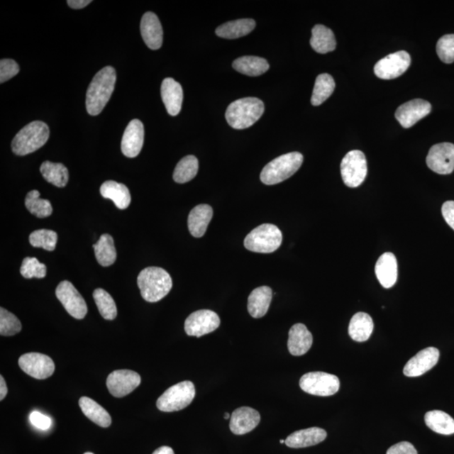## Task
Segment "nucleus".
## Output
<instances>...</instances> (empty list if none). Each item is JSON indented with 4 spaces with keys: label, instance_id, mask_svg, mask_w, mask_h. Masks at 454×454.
Segmentation results:
<instances>
[{
    "label": "nucleus",
    "instance_id": "nucleus-23",
    "mask_svg": "<svg viewBox=\"0 0 454 454\" xmlns=\"http://www.w3.org/2000/svg\"><path fill=\"white\" fill-rule=\"evenodd\" d=\"M313 343L311 331L302 323H297L289 330L288 348L293 356H302L310 350Z\"/></svg>",
    "mask_w": 454,
    "mask_h": 454
},
{
    "label": "nucleus",
    "instance_id": "nucleus-1",
    "mask_svg": "<svg viewBox=\"0 0 454 454\" xmlns=\"http://www.w3.org/2000/svg\"><path fill=\"white\" fill-rule=\"evenodd\" d=\"M116 82L115 68L108 66L99 71L86 93V109L91 116H98L111 97Z\"/></svg>",
    "mask_w": 454,
    "mask_h": 454
},
{
    "label": "nucleus",
    "instance_id": "nucleus-14",
    "mask_svg": "<svg viewBox=\"0 0 454 454\" xmlns=\"http://www.w3.org/2000/svg\"><path fill=\"white\" fill-rule=\"evenodd\" d=\"M429 169L438 175H450L454 170V145L448 143L436 144L426 157Z\"/></svg>",
    "mask_w": 454,
    "mask_h": 454
},
{
    "label": "nucleus",
    "instance_id": "nucleus-16",
    "mask_svg": "<svg viewBox=\"0 0 454 454\" xmlns=\"http://www.w3.org/2000/svg\"><path fill=\"white\" fill-rule=\"evenodd\" d=\"M431 104L424 99H416L402 104L396 111L397 120L404 128H410L420 120L429 115Z\"/></svg>",
    "mask_w": 454,
    "mask_h": 454
},
{
    "label": "nucleus",
    "instance_id": "nucleus-18",
    "mask_svg": "<svg viewBox=\"0 0 454 454\" xmlns=\"http://www.w3.org/2000/svg\"><path fill=\"white\" fill-rule=\"evenodd\" d=\"M144 126L142 121L135 119L130 122L121 140V151L127 157H138L144 143Z\"/></svg>",
    "mask_w": 454,
    "mask_h": 454
},
{
    "label": "nucleus",
    "instance_id": "nucleus-4",
    "mask_svg": "<svg viewBox=\"0 0 454 454\" xmlns=\"http://www.w3.org/2000/svg\"><path fill=\"white\" fill-rule=\"evenodd\" d=\"M50 135L49 127L43 121H33L26 125L12 140L11 148L18 156L33 153L47 143Z\"/></svg>",
    "mask_w": 454,
    "mask_h": 454
},
{
    "label": "nucleus",
    "instance_id": "nucleus-42",
    "mask_svg": "<svg viewBox=\"0 0 454 454\" xmlns=\"http://www.w3.org/2000/svg\"><path fill=\"white\" fill-rule=\"evenodd\" d=\"M21 274L26 279H43L47 275V267L38 258H26L22 262Z\"/></svg>",
    "mask_w": 454,
    "mask_h": 454
},
{
    "label": "nucleus",
    "instance_id": "nucleus-41",
    "mask_svg": "<svg viewBox=\"0 0 454 454\" xmlns=\"http://www.w3.org/2000/svg\"><path fill=\"white\" fill-rule=\"evenodd\" d=\"M22 326L18 318L10 311L1 307L0 309V334L4 337L19 333Z\"/></svg>",
    "mask_w": 454,
    "mask_h": 454
},
{
    "label": "nucleus",
    "instance_id": "nucleus-47",
    "mask_svg": "<svg viewBox=\"0 0 454 454\" xmlns=\"http://www.w3.org/2000/svg\"><path fill=\"white\" fill-rule=\"evenodd\" d=\"M442 214L448 225L454 230V201H449L443 204Z\"/></svg>",
    "mask_w": 454,
    "mask_h": 454
},
{
    "label": "nucleus",
    "instance_id": "nucleus-46",
    "mask_svg": "<svg viewBox=\"0 0 454 454\" xmlns=\"http://www.w3.org/2000/svg\"><path fill=\"white\" fill-rule=\"evenodd\" d=\"M386 454H419L416 449L411 443L402 442L393 445L388 449Z\"/></svg>",
    "mask_w": 454,
    "mask_h": 454
},
{
    "label": "nucleus",
    "instance_id": "nucleus-34",
    "mask_svg": "<svg viewBox=\"0 0 454 454\" xmlns=\"http://www.w3.org/2000/svg\"><path fill=\"white\" fill-rule=\"evenodd\" d=\"M95 257L99 265L109 267L116 260V250L111 235L103 234L97 243L94 245Z\"/></svg>",
    "mask_w": 454,
    "mask_h": 454
},
{
    "label": "nucleus",
    "instance_id": "nucleus-15",
    "mask_svg": "<svg viewBox=\"0 0 454 454\" xmlns=\"http://www.w3.org/2000/svg\"><path fill=\"white\" fill-rule=\"evenodd\" d=\"M140 376L136 372L121 370L108 376L106 385L114 397L122 398L134 392L140 384Z\"/></svg>",
    "mask_w": 454,
    "mask_h": 454
},
{
    "label": "nucleus",
    "instance_id": "nucleus-39",
    "mask_svg": "<svg viewBox=\"0 0 454 454\" xmlns=\"http://www.w3.org/2000/svg\"><path fill=\"white\" fill-rule=\"evenodd\" d=\"M93 297L103 318L109 321L115 319L117 308L111 295L103 289H97L94 290Z\"/></svg>",
    "mask_w": 454,
    "mask_h": 454
},
{
    "label": "nucleus",
    "instance_id": "nucleus-44",
    "mask_svg": "<svg viewBox=\"0 0 454 454\" xmlns=\"http://www.w3.org/2000/svg\"><path fill=\"white\" fill-rule=\"evenodd\" d=\"M20 67L12 59H2L0 61V83L11 79L19 74Z\"/></svg>",
    "mask_w": 454,
    "mask_h": 454
},
{
    "label": "nucleus",
    "instance_id": "nucleus-26",
    "mask_svg": "<svg viewBox=\"0 0 454 454\" xmlns=\"http://www.w3.org/2000/svg\"><path fill=\"white\" fill-rule=\"evenodd\" d=\"M272 298V292L267 286H261L250 294L248 310L253 318H261L269 311Z\"/></svg>",
    "mask_w": 454,
    "mask_h": 454
},
{
    "label": "nucleus",
    "instance_id": "nucleus-19",
    "mask_svg": "<svg viewBox=\"0 0 454 454\" xmlns=\"http://www.w3.org/2000/svg\"><path fill=\"white\" fill-rule=\"evenodd\" d=\"M260 421V412L253 408L240 407L231 416L230 429L236 435H244L255 429Z\"/></svg>",
    "mask_w": 454,
    "mask_h": 454
},
{
    "label": "nucleus",
    "instance_id": "nucleus-30",
    "mask_svg": "<svg viewBox=\"0 0 454 454\" xmlns=\"http://www.w3.org/2000/svg\"><path fill=\"white\" fill-rule=\"evenodd\" d=\"M255 26L256 22L252 19L233 21L218 27L216 33L221 38L237 39L252 33Z\"/></svg>",
    "mask_w": 454,
    "mask_h": 454
},
{
    "label": "nucleus",
    "instance_id": "nucleus-33",
    "mask_svg": "<svg viewBox=\"0 0 454 454\" xmlns=\"http://www.w3.org/2000/svg\"><path fill=\"white\" fill-rule=\"evenodd\" d=\"M426 426L435 433L443 435L454 433V419L442 411H431L425 415Z\"/></svg>",
    "mask_w": 454,
    "mask_h": 454
},
{
    "label": "nucleus",
    "instance_id": "nucleus-5",
    "mask_svg": "<svg viewBox=\"0 0 454 454\" xmlns=\"http://www.w3.org/2000/svg\"><path fill=\"white\" fill-rule=\"evenodd\" d=\"M303 160L301 153L294 152L284 154L263 167L261 181L267 185L279 184L293 176L301 167Z\"/></svg>",
    "mask_w": 454,
    "mask_h": 454
},
{
    "label": "nucleus",
    "instance_id": "nucleus-32",
    "mask_svg": "<svg viewBox=\"0 0 454 454\" xmlns=\"http://www.w3.org/2000/svg\"><path fill=\"white\" fill-rule=\"evenodd\" d=\"M233 67L240 74L251 77L260 76L270 70V65L265 59L254 56L239 57L233 62Z\"/></svg>",
    "mask_w": 454,
    "mask_h": 454
},
{
    "label": "nucleus",
    "instance_id": "nucleus-28",
    "mask_svg": "<svg viewBox=\"0 0 454 454\" xmlns=\"http://www.w3.org/2000/svg\"><path fill=\"white\" fill-rule=\"evenodd\" d=\"M374 331V321L365 312H358L352 317L348 326V333L356 342H366Z\"/></svg>",
    "mask_w": 454,
    "mask_h": 454
},
{
    "label": "nucleus",
    "instance_id": "nucleus-7",
    "mask_svg": "<svg viewBox=\"0 0 454 454\" xmlns=\"http://www.w3.org/2000/svg\"><path fill=\"white\" fill-rule=\"evenodd\" d=\"M194 397V384L190 381H183L167 389L157 399V407L165 412L179 411L189 406Z\"/></svg>",
    "mask_w": 454,
    "mask_h": 454
},
{
    "label": "nucleus",
    "instance_id": "nucleus-43",
    "mask_svg": "<svg viewBox=\"0 0 454 454\" xmlns=\"http://www.w3.org/2000/svg\"><path fill=\"white\" fill-rule=\"evenodd\" d=\"M437 53L440 59L445 62H454V35H445L439 39L437 44Z\"/></svg>",
    "mask_w": 454,
    "mask_h": 454
},
{
    "label": "nucleus",
    "instance_id": "nucleus-3",
    "mask_svg": "<svg viewBox=\"0 0 454 454\" xmlns=\"http://www.w3.org/2000/svg\"><path fill=\"white\" fill-rule=\"evenodd\" d=\"M265 112V104L258 98H243L230 104L226 119L234 129L243 130L255 124Z\"/></svg>",
    "mask_w": 454,
    "mask_h": 454
},
{
    "label": "nucleus",
    "instance_id": "nucleus-25",
    "mask_svg": "<svg viewBox=\"0 0 454 454\" xmlns=\"http://www.w3.org/2000/svg\"><path fill=\"white\" fill-rule=\"evenodd\" d=\"M213 217V209L208 204H199L190 211L188 226L190 234L194 238H201L206 233Z\"/></svg>",
    "mask_w": 454,
    "mask_h": 454
},
{
    "label": "nucleus",
    "instance_id": "nucleus-52",
    "mask_svg": "<svg viewBox=\"0 0 454 454\" xmlns=\"http://www.w3.org/2000/svg\"><path fill=\"white\" fill-rule=\"evenodd\" d=\"M280 443H285V440H284V439L280 440Z\"/></svg>",
    "mask_w": 454,
    "mask_h": 454
},
{
    "label": "nucleus",
    "instance_id": "nucleus-50",
    "mask_svg": "<svg viewBox=\"0 0 454 454\" xmlns=\"http://www.w3.org/2000/svg\"><path fill=\"white\" fill-rule=\"evenodd\" d=\"M153 454H175V452L170 447L163 446L157 448Z\"/></svg>",
    "mask_w": 454,
    "mask_h": 454
},
{
    "label": "nucleus",
    "instance_id": "nucleus-27",
    "mask_svg": "<svg viewBox=\"0 0 454 454\" xmlns=\"http://www.w3.org/2000/svg\"><path fill=\"white\" fill-rule=\"evenodd\" d=\"M101 194L104 198L111 199L121 210L128 208L131 196L128 188L116 181H106L101 185Z\"/></svg>",
    "mask_w": 454,
    "mask_h": 454
},
{
    "label": "nucleus",
    "instance_id": "nucleus-31",
    "mask_svg": "<svg viewBox=\"0 0 454 454\" xmlns=\"http://www.w3.org/2000/svg\"><path fill=\"white\" fill-rule=\"evenodd\" d=\"M311 45L316 52L325 54L334 51L337 42L333 31L325 26L316 25L312 29Z\"/></svg>",
    "mask_w": 454,
    "mask_h": 454
},
{
    "label": "nucleus",
    "instance_id": "nucleus-6",
    "mask_svg": "<svg viewBox=\"0 0 454 454\" xmlns=\"http://www.w3.org/2000/svg\"><path fill=\"white\" fill-rule=\"evenodd\" d=\"M283 236L278 226L263 224L256 227L244 240V246L249 251L258 253H271L279 249Z\"/></svg>",
    "mask_w": 454,
    "mask_h": 454
},
{
    "label": "nucleus",
    "instance_id": "nucleus-9",
    "mask_svg": "<svg viewBox=\"0 0 454 454\" xmlns=\"http://www.w3.org/2000/svg\"><path fill=\"white\" fill-rule=\"evenodd\" d=\"M367 174L365 153L353 150L346 154L340 163V175L349 188H357L365 180Z\"/></svg>",
    "mask_w": 454,
    "mask_h": 454
},
{
    "label": "nucleus",
    "instance_id": "nucleus-10",
    "mask_svg": "<svg viewBox=\"0 0 454 454\" xmlns=\"http://www.w3.org/2000/svg\"><path fill=\"white\" fill-rule=\"evenodd\" d=\"M56 297L68 314L75 319H84L87 315L88 307L84 299L70 281H62L56 289Z\"/></svg>",
    "mask_w": 454,
    "mask_h": 454
},
{
    "label": "nucleus",
    "instance_id": "nucleus-37",
    "mask_svg": "<svg viewBox=\"0 0 454 454\" xmlns=\"http://www.w3.org/2000/svg\"><path fill=\"white\" fill-rule=\"evenodd\" d=\"M198 170L199 162L196 157L186 156L182 158L177 165L174 172V179L176 183H187L196 176Z\"/></svg>",
    "mask_w": 454,
    "mask_h": 454
},
{
    "label": "nucleus",
    "instance_id": "nucleus-38",
    "mask_svg": "<svg viewBox=\"0 0 454 454\" xmlns=\"http://www.w3.org/2000/svg\"><path fill=\"white\" fill-rule=\"evenodd\" d=\"M25 204L27 210L36 217L45 218L52 215L51 202L48 199H40L38 190H33L27 194Z\"/></svg>",
    "mask_w": 454,
    "mask_h": 454
},
{
    "label": "nucleus",
    "instance_id": "nucleus-13",
    "mask_svg": "<svg viewBox=\"0 0 454 454\" xmlns=\"http://www.w3.org/2000/svg\"><path fill=\"white\" fill-rule=\"evenodd\" d=\"M19 366L26 374L38 380L48 379L55 371V365L52 358L38 353H26L21 356Z\"/></svg>",
    "mask_w": 454,
    "mask_h": 454
},
{
    "label": "nucleus",
    "instance_id": "nucleus-22",
    "mask_svg": "<svg viewBox=\"0 0 454 454\" xmlns=\"http://www.w3.org/2000/svg\"><path fill=\"white\" fill-rule=\"evenodd\" d=\"M161 95L167 113L172 116L179 115L183 104V89L174 79L167 78L162 81Z\"/></svg>",
    "mask_w": 454,
    "mask_h": 454
},
{
    "label": "nucleus",
    "instance_id": "nucleus-40",
    "mask_svg": "<svg viewBox=\"0 0 454 454\" xmlns=\"http://www.w3.org/2000/svg\"><path fill=\"white\" fill-rule=\"evenodd\" d=\"M29 240L31 246L52 252L57 246V234L51 230H38L30 235Z\"/></svg>",
    "mask_w": 454,
    "mask_h": 454
},
{
    "label": "nucleus",
    "instance_id": "nucleus-24",
    "mask_svg": "<svg viewBox=\"0 0 454 454\" xmlns=\"http://www.w3.org/2000/svg\"><path fill=\"white\" fill-rule=\"evenodd\" d=\"M326 431L319 428H311L294 431L285 440V444L289 448H301L314 446L323 442L326 438Z\"/></svg>",
    "mask_w": 454,
    "mask_h": 454
},
{
    "label": "nucleus",
    "instance_id": "nucleus-2",
    "mask_svg": "<svg viewBox=\"0 0 454 454\" xmlns=\"http://www.w3.org/2000/svg\"><path fill=\"white\" fill-rule=\"evenodd\" d=\"M138 284L140 294L148 302H157L170 292L172 280L169 272L158 267H149L140 272Z\"/></svg>",
    "mask_w": 454,
    "mask_h": 454
},
{
    "label": "nucleus",
    "instance_id": "nucleus-45",
    "mask_svg": "<svg viewBox=\"0 0 454 454\" xmlns=\"http://www.w3.org/2000/svg\"><path fill=\"white\" fill-rule=\"evenodd\" d=\"M30 421L35 428L43 431L51 428L52 424V421L49 416L36 411L31 413Z\"/></svg>",
    "mask_w": 454,
    "mask_h": 454
},
{
    "label": "nucleus",
    "instance_id": "nucleus-48",
    "mask_svg": "<svg viewBox=\"0 0 454 454\" xmlns=\"http://www.w3.org/2000/svg\"><path fill=\"white\" fill-rule=\"evenodd\" d=\"M92 2L90 0H68L67 2L68 6L72 9H74V10H80V9H83Z\"/></svg>",
    "mask_w": 454,
    "mask_h": 454
},
{
    "label": "nucleus",
    "instance_id": "nucleus-51",
    "mask_svg": "<svg viewBox=\"0 0 454 454\" xmlns=\"http://www.w3.org/2000/svg\"><path fill=\"white\" fill-rule=\"evenodd\" d=\"M231 415H230L229 413H225L224 419H226V420L227 419H231Z\"/></svg>",
    "mask_w": 454,
    "mask_h": 454
},
{
    "label": "nucleus",
    "instance_id": "nucleus-17",
    "mask_svg": "<svg viewBox=\"0 0 454 454\" xmlns=\"http://www.w3.org/2000/svg\"><path fill=\"white\" fill-rule=\"evenodd\" d=\"M439 351L436 348H428L420 351L409 360L404 367V375L407 377H419L426 373L437 365Z\"/></svg>",
    "mask_w": 454,
    "mask_h": 454
},
{
    "label": "nucleus",
    "instance_id": "nucleus-21",
    "mask_svg": "<svg viewBox=\"0 0 454 454\" xmlns=\"http://www.w3.org/2000/svg\"><path fill=\"white\" fill-rule=\"evenodd\" d=\"M375 274L379 282L385 289L392 288L398 278V265L392 253L381 255L375 265Z\"/></svg>",
    "mask_w": 454,
    "mask_h": 454
},
{
    "label": "nucleus",
    "instance_id": "nucleus-49",
    "mask_svg": "<svg viewBox=\"0 0 454 454\" xmlns=\"http://www.w3.org/2000/svg\"><path fill=\"white\" fill-rule=\"evenodd\" d=\"M8 394V387L6 383V380H4V377H0V399L3 401L4 398L6 397Z\"/></svg>",
    "mask_w": 454,
    "mask_h": 454
},
{
    "label": "nucleus",
    "instance_id": "nucleus-20",
    "mask_svg": "<svg viewBox=\"0 0 454 454\" xmlns=\"http://www.w3.org/2000/svg\"><path fill=\"white\" fill-rule=\"evenodd\" d=\"M140 33L144 43L152 50L162 47L163 40L162 27L158 17L153 12H147L140 21Z\"/></svg>",
    "mask_w": 454,
    "mask_h": 454
},
{
    "label": "nucleus",
    "instance_id": "nucleus-8",
    "mask_svg": "<svg viewBox=\"0 0 454 454\" xmlns=\"http://www.w3.org/2000/svg\"><path fill=\"white\" fill-rule=\"evenodd\" d=\"M303 392L317 397H331L338 392L340 381L337 376L324 372H311L299 380Z\"/></svg>",
    "mask_w": 454,
    "mask_h": 454
},
{
    "label": "nucleus",
    "instance_id": "nucleus-35",
    "mask_svg": "<svg viewBox=\"0 0 454 454\" xmlns=\"http://www.w3.org/2000/svg\"><path fill=\"white\" fill-rule=\"evenodd\" d=\"M43 178L48 183L57 186L59 188L65 187L67 184L70 175L67 167L62 163H54L45 161L40 167Z\"/></svg>",
    "mask_w": 454,
    "mask_h": 454
},
{
    "label": "nucleus",
    "instance_id": "nucleus-12",
    "mask_svg": "<svg viewBox=\"0 0 454 454\" xmlns=\"http://www.w3.org/2000/svg\"><path fill=\"white\" fill-rule=\"evenodd\" d=\"M221 320L216 312L201 310L192 313L185 321L184 330L190 337L201 338L219 328Z\"/></svg>",
    "mask_w": 454,
    "mask_h": 454
},
{
    "label": "nucleus",
    "instance_id": "nucleus-53",
    "mask_svg": "<svg viewBox=\"0 0 454 454\" xmlns=\"http://www.w3.org/2000/svg\"><path fill=\"white\" fill-rule=\"evenodd\" d=\"M84 454H94V453L88 452V453H85Z\"/></svg>",
    "mask_w": 454,
    "mask_h": 454
},
{
    "label": "nucleus",
    "instance_id": "nucleus-11",
    "mask_svg": "<svg viewBox=\"0 0 454 454\" xmlns=\"http://www.w3.org/2000/svg\"><path fill=\"white\" fill-rule=\"evenodd\" d=\"M410 54L399 51L381 59L375 66V74L381 79H394L405 74L411 65Z\"/></svg>",
    "mask_w": 454,
    "mask_h": 454
},
{
    "label": "nucleus",
    "instance_id": "nucleus-36",
    "mask_svg": "<svg viewBox=\"0 0 454 454\" xmlns=\"http://www.w3.org/2000/svg\"><path fill=\"white\" fill-rule=\"evenodd\" d=\"M335 87V81L330 74H322L318 76L312 93V106H318L324 103L333 94Z\"/></svg>",
    "mask_w": 454,
    "mask_h": 454
},
{
    "label": "nucleus",
    "instance_id": "nucleus-29",
    "mask_svg": "<svg viewBox=\"0 0 454 454\" xmlns=\"http://www.w3.org/2000/svg\"><path fill=\"white\" fill-rule=\"evenodd\" d=\"M79 403L82 411L94 423L101 428H109L111 425V415L94 399L84 397L80 398Z\"/></svg>",
    "mask_w": 454,
    "mask_h": 454
}]
</instances>
